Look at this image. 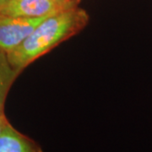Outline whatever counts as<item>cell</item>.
<instances>
[{
	"instance_id": "1",
	"label": "cell",
	"mask_w": 152,
	"mask_h": 152,
	"mask_svg": "<svg viewBox=\"0 0 152 152\" xmlns=\"http://www.w3.org/2000/svg\"><path fill=\"white\" fill-rule=\"evenodd\" d=\"M89 19L86 11L78 6L46 17L18 48L7 54L11 65L21 73L35 60L81 31Z\"/></svg>"
},
{
	"instance_id": "2",
	"label": "cell",
	"mask_w": 152,
	"mask_h": 152,
	"mask_svg": "<svg viewBox=\"0 0 152 152\" xmlns=\"http://www.w3.org/2000/svg\"><path fill=\"white\" fill-rule=\"evenodd\" d=\"M45 18L30 19L0 14V51L8 54L18 48Z\"/></svg>"
},
{
	"instance_id": "3",
	"label": "cell",
	"mask_w": 152,
	"mask_h": 152,
	"mask_svg": "<svg viewBox=\"0 0 152 152\" xmlns=\"http://www.w3.org/2000/svg\"><path fill=\"white\" fill-rule=\"evenodd\" d=\"M75 6L78 4L59 3L55 0H8L0 8V14L10 16L39 19Z\"/></svg>"
},
{
	"instance_id": "4",
	"label": "cell",
	"mask_w": 152,
	"mask_h": 152,
	"mask_svg": "<svg viewBox=\"0 0 152 152\" xmlns=\"http://www.w3.org/2000/svg\"><path fill=\"white\" fill-rule=\"evenodd\" d=\"M0 152H43L35 140L15 129L9 122L0 134Z\"/></svg>"
},
{
	"instance_id": "5",
	"label": "cell",
	"mask_w": 152,
	"mask_h": 152,
	"mask_svg": "<svg viewBox=\"0 0 152 152\" xmlns=\"http://www.w3.org/2000/svg\"><path fill=\"white\" fill-rule=\"evenodd\" d=\"M20 74L11 65L5 53L0 51V112H4L7 95Z\"/></svg>"
},
{
	"instance_id": "6",
	"label": "cell",
	"mask_w": 152,
	"mask_h": 152,
	"mask_svg": "<svg viewBox=\"0 0 152 152\" xmlns=\"http://www.w3.org/2000/svg\"><path fill=\"white\" fill-rule=\"evenodd\" d=\"M9 123V120L7 119L5 114H4V112H0V134L3 130V129L4 128L7 124Z\"/></svg>"
},
{
	"instance_id": "7",
	"label": "cell",
	"mask_w": 152,
	"mask_h": 152,
	"mask_svg": "<svg viewBox=\"0 0 152 152\" xmlns=\"http://www.w3.org/2000/svg\"><path fill=\"white\" fill-rule=\"evenodd\" d=\"M59 3H64V4H78L80 0H55Z\"/></svg>"
},
{
	"instance_id": "8",
	"label": "cell",
	"mask_w": 152,
	"mask_h": 152,
	"mask_svg": "<svg viewBox=\"0 0 152 152\" xmlns=\"http://www.w3.org/2000/svg\"><path fill=\"white\" fill-rule=\"evenodd\" d=\"M7 1H8V0H0V8H1V7H2L3 5H4V4H5Z\"/></svg>"
}]
</instances>
